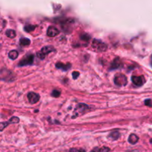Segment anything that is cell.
Instances as JSON below:
<instances>
[{
	"instance_id": "6da1fadb",
	"label": "cell",
	"mask_w": 152,
	"mask_h": 152,
	"mask_svg": "<svg viewBox=\"0 0 152 152\" xmlns=\"http://www.w3.org/2000/svg\"><path fill=\"white\" fill-rule=\"evenodd\" d=\"M92 48L94 50H96V51L99 52L105 51L107 50V48H108L107 45L99 39L93 40V42H92Z\"/></svg>"
},
{
	"instance_id": "9a60e30c",
	"label": "cell",
	"mask_w": 152,
	"mask_h": 152,
	"mask_svg": "<svg viewBox=\"0 0 152 152\" xmlns=\"http://www.w3.org/2000/svg\"><path fill=\"white\" fill-rule=\"evenodd\" d=\"M19 42H20L21 45L26 46V45H30V43H31V40L28 38H22L21 39Z\"/></svg>"
},
{
	"instance_id": "7402d4cb",
	"label": "cell",
	"mask_w": 152,
	"mask_h": 152,
	"mask_svg": "<svg viewBox=\"0 0 152 152\" xmlns=\"http://www.w3.org/2000/svg\"><path fill=\"white\" fill-rule=\"evenodd\" d=\"M72 75H73V78H74V80H76V79L78 78L79 75H80V73L77 72V71H74V72H73Z\"/></svg>"
},
{
	"instance_id": "9c48e42d",
	"label": "cell",
	"mask_w": 152,
	"mask_h": 152,
	"mask_svg": "<svg viewBox=\"0 0 152 152\" xmlns=\"http://www.w3.org/2000/svg\"><path fill=\"white\" fill-rule=\"evenodd\" d=\"M56 67L57 68H59V69H62L63 71H67V70L71 68V64L68 63L67 65H64L62 62H57L56 64Z\"/></svg>"
},
{
	"instance_id": "2e32d148",
	"label": "cell",
	"mask_w": 152,
	"mask_h": 152,
	"mask_svg": "<svg viewBox=\"0 0 152 152\" xmlns=\"http://www.w3.org/2000/svg\"><path fill=\"white\" fill-rule=\"evenodd\" d=\"M36 28L35 25H28L25 27V31L27 32H31V31H34Z\"/></svg>"
},
{
	"instance_id": "5b68a950",
	"label": "cell",
	"mask_w": 152,
	"mask_h": 152,
	"mask_svg": "<svg viewBox=\"0 0 152 152\" xmlns=\"http://www.w3.org/2000/svg\"><path fill=\"white\" fill-rule=\"evenodd\" d=\"M34 55L31 54L28 55V56H26L25 58H24L23 59L19 62V66H24V65H31L34 62Z\"/></svg>"
},
{
	"instance_id": "f1b7e54d",
	"label": "cell",
	"mask_w": 152,
	"mask_h": 152,
	"mask_svg": "<svg viewBox=\"0 0 152 152\" xmlns=\"http://www.w3.org/2000/svg\"><path fill=\"white\" fill-rule=\"evenodd\" d=\"M150 142H151V143L152 144V139L151 140H150Z\"/></svg>"
},
{
	"instance_id": "484cf974",
	"label": "cell",
	"mask_w": 152,
	"mask_h": 152,
	"mask_svg": "<svg viewBox=\"0 0 152 152\" xmlns=\"http://www.w3.org/2000/svg\"><path fill=\"white\" fill-rule=\"evenodd\" d=\"M78 152H86V151H85L84 149H80L78 151Z\"/></svg>"
},
{
	"instance_id": "8fae6325",
	"label": "cell",
	"mask_w": 152,
	"mask_h": 152,
	"mask_svg": "<svg viewBox=\"0 0 152 152\" xmlns=\"http://www.w3.org/2000/svg\"><path fill=\"white\" fill-rule=\"evenodd\" d=\"M55 49L54 48L52 47V46H45V47H43L42 48L41 51L43 53H45V54H48V53H50V52L53 51Z\"/></svg>"
},
{
	"instance_id": "3957f363",
	"label": "cell",
	"mask_w": 152,
	"mask_h": 152,
	"mask_svg": "<svg viewBox=\"0 0 152 152\" xmlns=\"http://www.w3.org/2000/svg\"><path fill=\"white\" fill-rule=\"evenodd\" d=\"M88 109H89L88 106V105H86V104H82V103L79 104V105L77 106V108H76L75 111H74V116H73V117H74V118H75L76 117H78V116L84 114V113L86 112V111H88Z\"/></svg>"
},
{
	"instance_id": "ac0fdd59",
	"label": "cell",
	"mask_w": 152,
	"mask_h": 152,
	"mask_svg": "<svg viewBox=\"0 0 152 152\" xmlns=\"http://www.w3.org/2000/svg\"><path fill=\"white\" fill-rule=\"evenodd\" d=\"M61 92L58 90H53L52 92V96H54V97H59L60 96Z\"/></svg>"
},
{
	"instance_id": "d6986e66",
	"label": "cell",
	"mask_w": 152,
	"mask_h": 152,
	"mask_svg": "<svg viewBox=\"0 0 152 152\" xmlns=\"http://www.w3.org/2000/svg\"><path fill=\"white\" fill-rule=\"evenodd\" d=\"M37 57L39 58V59H44L45 56V53H43L42 51H40V52H38V53H37Z\"/></svg>"
},
{
	"instance_id": "83f0119b",
	"label": "cell",
	"mask_w": 152,
	"mask_h": 152,
	"mask_svg": "<svg viewBox=\"0 0 152 152\" xmlns=\"http://www.w3.org/2000/svg\"><path fill=\"white\" fill-rule=\"evenodd\" d=\"M151 65L152 66V55H151Z\"/></svg>"
},
{
	"instance_id": "30bf717a",
	"label": "cell",
	"mask_w": 152,
	"mask_h": 152,
	"mask_svg": "<svg viewBox=\"0 0 152 152\" xmlns=\"http://www.w3.org/2000/svg\"><path fill=\"white\" fill-rule=\"evenodd\" d=\"M138 140H139V137H138V136H137L136 134H131L130 136H129V142H130L131 144L134 145V144H136L137 142H138Z\"/></svg>"
},
{
	"instance_id": "277c9868",
	"label": "cell",
	"mask_w": 152,
	"mask_h": 152,
	"mask_svg": "<svg viewBox=\"0 0 152 152\" xmlns=\"http://www.w3.org/2000/svg\"><path fill=\"white\" fill-rule=\"evenodd\" d=\"M40 96L37 93L34 92H29L28 94V99L31 104H35L39 100Z\"/></svg>"
},
{
	"instance_id": "4fadbf2b",
	"label": "cell",
	"mask_w": 152,
	"mask_h": 152,
	"mask_svg": "<svg viewBox=\"0 0 152 152\" xmlns=\"http://www.w3.org/2000/svg\"><path fill=\"white\" fill-rule=\"evenodd\" d=\"M5 34L7 37L10 39H13L16 37V31L14 30H7L5 31Z\"/></svg>"
},
{
	"instance_id": "5bb4252c",
	"label": "cell",
	"mask_w": 152,
	"mask_h": 152,
	"mask_svg": "<svg viewBox=\"0 0 152 152\" xmlns=\"http://www.w3.org/2000/svg\"><path fill=\"white\" fill-rule=\"evenodd\" d=\"M119 137H120V133L118 132H111L109 135V138L112 139L113 140H117L119 138Z\"/></svg>"
},
{
	"instance_id": "44dd1931",
	"label": "cell",
	"mask_w": 152,
	"mask_h": 152,
	"mask_svg": "<svg viewBox=\"0 0 152 152\" xmlns=\"http://www.w3.org/2000/svg\"><path fill=\"white\" fill-rule=\"evenodd\" d=\"M145 105H147V106L152 107V101L151 99H146V100L145 101Z\"/></svg>"
},
{
	"instance_id": "d4e9b609",
	"label": "cell",
	"mask_w": 152,
	"mask_h": 152,
	"mask_svg": "<svg viewBox=\"0 0 152 152\" xmlns=\"http://www.w3.org/2000/svg\"><path fill=\"white\" fill-rule=\"evenodd\" d=\"M69 152H77V150L76 149V148H71L69 151Z\"/></svg>"
},
{
	"instance_id": "4316f807",
	"label": "cell",
	"mask_w": 152,
	"mask_h": 152,
	"mask_svg": "<svg viewBox=\"0 0 152 152\" xmlns=\"http://www.w3.org/2000/svg\"><path fill=\"white\" fill-rule=\"evenodd\" d=\"M96 151H97V148H96V149H94V150H92V151H91V152H96Z\"/></svg>"
},
{
	"instance_id": "cb8c5ba5",
	"label": "cell",
	"mask_w": 152,
	"mask_h": 152,
	"mask_svg": "<svg viewBox=\"0 0 152 152\" xmlns=\"http://www.w3.org/2000/svg\"><path fill=\"white\" fill-rule=\"evenodd\" d=\"M7 125H8V123H1V126H0V129H1V131H2L3 129H4V127L7 126Z\"/></svg>"
},
{
	"instance_id": "ba28073f",
	"label": "cell",
	"mask_w": 152,
	"mask_h": 152,
	"mask_svg": "<svg viewBox=\"0 0 152 152\" xmlns=\"http://www.w3.org/2000/svg\"><path fill=\"white\" fill-rule=\"evenodd\" d=\"M122 66H123V62L119 58H116L111 63V69H117V68H120Z\"/></svg>"
},
{
	"instance_id": "7a4b0ae2",
	"label": "cell",
	"mask_w": 152,
	"mask_h": 152,
	"mask_svg": "<svg viewBox=\"0 0 152 152\" xmlns=\"http://www.w3.org/2000/svg\"><path fill=\"white\" fill-rule=\"evenodd\" d=\"M127 77L124 74H117L114 77V83L118 86H125L127 85Z\"/></svg>"
},
{
	"instance_id": "7c38bea8",
	"label": "cell",
	"mask_w": 152,
	"mask_h": 152,
	"mask_svg": "<svg viewBox=\"0 0 152 152\" xmlns=\"http://www.w3.org/2000/svg\"><path fill=\"white\" fill-rule=\"evenodd\" d=\"M18 56H19V53H18L17 50H11V51L9 52V53H8L9 58L11 59H16V58L18 57Z\"/></svg>"
},
{
	"instance_id": "603a6c76",
	"label": "cell",
	"mask_w": 152,
	"mask_h": 152,
	"mask_svg": "<svg viewBox=\"0 0 152 152\" xmlns=\"http://www.w3.org/2000/svg\"><path fill=\"white\" fill-rule=\"evenodd\" d=\"M110 151V148H106V147H103V148H102L101 149H99L98 152H108Z\"/></svg>"
},
{
	"instance_id": "e0dca14e",
	"label": "cell",
	"mask_w": 152,
	"mask_h": 152,
	"mask_svg": "<svg viewBox=\"0 0 152 152\" xmlns=\"http://www.w3.org/2000/svg\"><path fill=\"white\" fill-rule=\"evenodd\" d=\"M19 122V119L16 117H13L12 118L10 119L9 120V123H13V124H16V123H18Z\"/></svg>"
},
{
	"instance_id": "ffe728a7",
	"label": "cell",
	"mask_w": 152,
	"mask_h": 152,
	"mask_svg": "<svg viewBox=\"0 0 152 152\" xmlns=\"http://www.w3.org/2000/svg\"><path fill=\"white\" fill-rule=\"evenodd\" d=\"M90 36L87 35V34H83V35L81 36V39L83 40H86V41H88L90 39Z\"/></svg>"
},
{
	"instance_id": "8992f818",
	"label": "cell",
	"mask_w": 152,
	"mask_h": 152,
	"mask_svg": "<svg viewBox=\"0 0 152 152\" xmlns=\"http://www.w3.org/2000/svg\"><path fill=\"white\" fill-rule=\"evenodd\" d=\"M132 80L134 84L137 86H142L145 83V79L142 76L140 77H137V76H133L132 77Z\"/></svg>"
},
{
	"instance_id": "52a82bcc",
	"label": "cell",
	"mask_w": 152,
	"mask_h": 152,
	"mask_svg": "<svg viewBox=\"0 0 152 152\" xmlns=\"http://www.w3.org/2000/svg\"><path fill=\"white\" fill-rule=\"evenodd\" d=\"M59 31L56 27H53V26H50L48 28V31H47V35L48 37H56L59 34Z\"/></svg>"
}]
</instances>
